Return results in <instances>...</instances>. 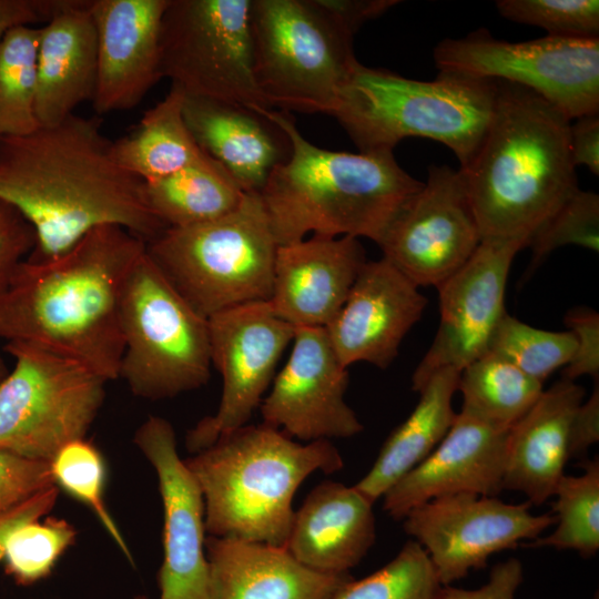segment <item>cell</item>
Returning a JSON list of instances; mask_svg holds the SVG:
<instances>
[{"mask_svg": "<svg viewBox=\"0 0 599 599\" xmlns=\"http://www.w3.org/2000/svg\"><path fill=\"white\" fill-rule=\"evenodd\" d=\"M365 262L364 248L353 236L312 235L278 245L267 302L293 327H326Z\"/></svg>", "mask_w": 599, "mask_h": 599, "instance_id": "7402d4cb", "label": "cell"}, {"mask_svg": "<svg viewBox=\"0 0 599 599\" xmlns=\"http://www.w3.org/2000/svg\"><path fill=\"white\" fill-rule=\"evenodd\" d=\"M583 397L582 386L561 378L544 389L532 407L510 427L502 490L522 493L535 506L554 495L570 460V427Z\"/></svg>", "mask_w": 599, "mask_h": 599, "instance_id": "484cf974", "label": "cell"}, {"mask_svg": "<svg viewBox=\"0 0 599 599\" xmlns=\"http://www.w3.org/2000/svg\"><path fill=\"white\" fill-rule=\"evenodd\" d=\"M291 151L260 193L277 245L305 238L367 237L376 244L422 187L400 167L393 152L329 151L307 141L290 113L271 111Z\"/></svg>", "mask_w": 599, "mask_h": 599, "instance_id": "277c9868", "label": "cell"}, {"mask_svg": "<svg viewBox=\"0 0 599 599\" xmlns=\"http://www.w3.org/2000/svg\"><path fill=\"white\" fill-rule=\"evenodd\" d=\"M77 536L65 519L47 517L18 527L8 538L3 560L17 583L32 585L51 573L63 551Z\"/></svg>", "mask_w": 599, "mask_h": 599, "instance_id": "8d00e7d4", "label": "cell"}, {"mask_svg": "<svg viewBox=\"0 0 599 599\" xmlns=\"http://www.w3.org/2000/svg\"><path fill=\"white\" fill-rule=\"evenodd\" d=\"M251 0H170L160 33L162 78L186 97L244 106L267 118L253 74Z\"/></svg>", "mask_w": 599, "mask_h": 599, "instance_id": "8fae6325", "label": "cell"}, {"mask_svg": "<svg viewBox=\"0 0 599 599\" xmlns=\"http://www.w3.org/2000/svg\"><path fill=\"white\" fill-rule=\"evenodd\" d=\"M459 372H435L418 390L419 400L409 416L384 441L368 473L355 485L375 502L402 477L422 463L443 440L457 413L453 398Z\"/></svg>", "mask_w": 599, "mask_h": 599, "instance_id": "83f0119b", "label": "cell"}, {"mask_svg": "<svg viewBox=\"0 0 599 599\" xmlns=\"http://www.w3.org/2000/svg\"><path fill=\"white\" fill-rule=\"evenodd\" d=\"M504 18L545 29L552 37L599 38L598 0H498Z\"/></svg>", "mask_w": 599, "mask_h": 599, "instance_id": "f35d334b", "label": "cell"}, {"mask_svg": "<svg viewBox=\"0 0 599 599\" xmlns=\"http://www.w3.org/2000/svg\"><path fill=\"white\" fill-rule=\"evenodd\" d=\"M439 71L525 87L569 120L599 113V38L546 35L509 42L477 30L434 49Z\"/></svg>", "mask_w": 599, "mask_h": 599, "instance_id": "7c38bea8", "label": "cell"}, {"mask_svg": "<svg viewBox=\"0 0 599 599\" xmlns=\"http://www.w3.org/2000/svg\"><path fill=\"white\" fill-rule=\"evenodd\" d=\"M59 0H0V42L13 28L47 22Z\"/></svg>", "mask_w": 599, "mask_h": 599, "instance_id": "c3c4849f", "label": "cell"}, {"mask_svg": "<svg viewBox=\"0 0 599 599\" xmlns=\"http://www.w3.org/2000/svg\"><path fill=\"white\" fill-rule=\"evenodd\" d=\"M205 554L209 599H331L352 579L315 571L263 542L209 536Z\"/></svg>", "mask_w": 599, "mask_h": 599, "instance_id": "cb8c5ba5", "label": "cell"}, {"mask_svg": "<svg viewBox=\"0 0 599 599\" xmlns=\"http://www.w3.org/2000/svg\"><path fill=\"white\" fill-rule=\"evenodd\" d=\"M530 507L496 496L445 495L409 510L403 528L426 551L440 583L448 586L486 568L494 554L535 540L556 524L552 512L535 515Z\"/></svg>", "mask_w": 599, "mask_h": 599, "instance_id": "4fadbf2b", "label": "cell"}, {"mask_svg": "<svg viewBox=\"0 0 599 599\" xmlns=\"http://www.w3.org/2000/svg\"><path fill=\"white\" fill-rule=\"evenodd\" d=\"M583 473L578 476L564 474L554 495L552 515L555 530L527 544V548L552 547L573 550L590 558L599 550V460H583Z\"/></svg>", "mask_w": 599, "mask_h": 599, "instance_id": "1f68e13d", "label": "cell"}, {"mask_svg": "<svg viewBox=\"0 0 599 599\" xmlns=\"http://www.w3.org/2000/svg\"><path fill=\"white\" fill-rule=\"evenodd\" d=\"M54 484L87 505L122 552L132 556L104 501L105 467L100 451L85 438L62 446L50 461Z\"/></svg>", "mask_w": 599, "mask_h": 599, "instance_id": "d590c367", "label": "cell"}, {"mask_svg": "<svg viewBox=\"0 0 599 599\" xmlns=\"http://www.w3.org/2000/svg\"><path fill=\"white\" fill-rule=\"evenodd\" d=\"M277 243L260 194L216 220L166 227L146 253L201 316L268 301Z\"/></svg>", "mask_w": 599, "mask_h": 599, "instance_id": "52a82bcc", "label": "cell"}, {"mask_svg": "<svg viewBox=\"0 0 599 599\" xmlns=\"http://www.w3.org/2000/svg\"><path fill=\"white\" fill-rule=\"evenodd\" d=\"M170 0H90L98 69V114L130 110L162 79L160 33Z\"/></svg>", "mask_w": 599, "mask_h": 599, "instance_id": "ffe728a7", "label": "cell"}, {"mask_svg": "<svg viewBox=\"0 0 599 599\" xmlns=\"http://www.w3.org/2000/svg\"><path fill=\"white\" fill-rule=\"evenodd\" d=\"M569 120L536 92L496 80L490 122L470 162L459 169L483 240L527 245L578 187Z\"/></svg>", "mask_w": 599, "mask_h": 599, "instance_id": "3957f363", "label": "cell"}, {"mask_svg": "<svg viewBox=\"0 0 599 599\" xmlns=\"http://www.w3.org/2000/svg\"><path fill=\"white\" fill-rule=\"evenodd\" d=\"M315 6L341 30L354 37L368 20L382 16L396 0H313Z\"/></svg>", "mask_w": 599, "mask_h": 599, "instance_id": "ee69618b", "label": "cell"}, {"mask_svg": "<svg viewBox=\"0 0 599 599\" xmlns=\"http://www.w3.org/2000/svg\"><path fill=\"white\" fill-rule=\"evenodd\" d=\"M184 119L199 146L241 190L260 194L291 146L271 120L241 105L185 95Z\"/></svg>", "mask_w": 599, "mask_h": 599, "instance_id": "4316f807", "label": "cell"}, {"mask_svg": "<svg viewBox=\"0 0 599 599\" xmlns=\"http://www.w3.org/2000/svg\"><path fill=\"white\" fill-rule=\"evenodd\" d=\"M525 247L520 241L483 240L469 260L438 287L439 326L412 376L417 392L437 370L459 373L484 355L507 313L505 292L511 263Z\"/></svg>", "mask_w": 599, "mask_h": 599, "instance_id": "2e32d148", "label": "cell"}, {"mask_svg": "<svg viewBox=\"0 0 599 599\" xmlns=\"http://www.w3.org/2000/svg\"><path fill=\"white\" fill-rule=\"evenodd\" d=\"M34 245L32 226L13 206L0 200V296Z\"/></svg>", "mask_w": 599, "mask_h": 599, "instance_id": "b9f144b4", "label": "cell"}, {"mask_svg": "<svg viewBox=\"0 0 599 599\" xmlns=\"http://www.w3.org/2000/svg\"><path fill=\"white\" fill-rule=\"evenodd\" d=\"M149 209L165 227L210 222L233 212L245 192L205 153L180 171L144 183Z\"/></svg>", "mask_w": 599, "mask_h": 599, "instance_id": "f546056e", "label": "cell"}, {"mask_svg": "<svg viewBox=\"0 0 599 599\" xmlns=\"http://www.w3.org/2000/svg\"><path fill=\"white\" fill-rule=\"evenodd\" d=\"M211 362L223 379L217 410L186 435L195 454L251 419L271 386L280 357L293 341L292 325L267 301L252 302L207 318Z\"/></svg>", "mask_w": 599, "mask_h": 599, "instance_id": "5bb4252c", "label": "cell"}, {"mask_svg": "<svg viewBox=\"0 0 599 599\" xmlns=\"http://www.w3.org/2000/svg\"><path fill=\"white\" fill-rule=\"evenodd\" d=\"M59 495L57 485L49 486L0 514V560L9 536L20 526L49 514Z\"/></svg>", "mask_w": 599, "mask_h": 599, "instance_id": "f6af8a7d", "label": "cell"}, {"mask_svg": "<svg viewBox=\"0 0 599 599\" xmlns=\"http://www.w3.org/2000/svg\"><path fill=\"white\" fill-rule=\"evenodd\" d=\"M575 349L576 338L570 331L539 329L506 313L493 334L487 352L505 358L544 383L556 369L570 362Z\"/></svg>", "mask_w": 599, "mask_h": 599, "instance_id": "e575fe53", "label": "cell"}, {"mask_svg": "<svg viewBox=\"0 0 599 599\" xmlns=\"http://www.w3.org/2000/svg\"><path fill=\"white\" fill-rule=\"evenodd\" d=\"M8 373L9 372H8L7 365L4 364L2 357L0 356V383L7 376Z\"/></svg>", "mask_w": 599, "mask_h": 599, "instance_id": "681fc988", "label": "cell"}, {"mask_svg": "<svg viewBox=\"0 0 599 599\" xmlns=\"http://www.w3.org/2000/svg\"><path fill=\"white\" fill-rule=\"evenodd\" d=\"M14 367L0 383V449L50 463L85 438L105 397V380L42 347L7 342Z\"/></svg>", "mask_w": 599, "mask_h": 599, "instance_id": "30bf717a", "label": "cell"}, {"mask_svg": "<svg viewBox=\"0 0 599 599\" xmlns=\"http://www.w3.org/2000/svg\"><path fill=\"white\" fill-rule=\"evenodd\" d=\"M599 439V385L598 379L589 398L577 408L569 439V456L581 457Z\"/></svg>", "mask_w": 599, "mask_h": 599, "instance_id": "7dc6e473", "label": "cell"}, {"mask_svg": "<svg viewBox=\"0 0 599 599\" xmlns=\"http://www.w3.org/2000/svg\"><path fill=\"white\" fill-rule=\"evenodd\" d=\"M374 502L355 486L325 480L294 511L284 548L323 573H349L375 542Z\"/></svg>", "mask_w": 599, "mask_h": 599, "instance_id": "603a6c76", "label": "cell"}, {"mask_svg": "<svg viewBox=\"0 0 599 599\" xmlns=\"http://www.w3.org/2000/svg\"><path fill=\"white\" fill-rule=\"evenodd\" d=\"M457 390L463 395L461 410L510 429L539 398L544 383L486 352L460 372Z\"/></svg>", "mask_w": 599, "mask_h": 599, "instance_id": "4dcf8cb0", "label": "cell"}, {"mask_svg": "<svg viewBox=\"0 0 599 599\" xmlns=\"http://www.w3.org/2000/svg\"><path fill=\"white\" fill-rule=\"evenodd\" d=\"M253 74L271 109L332 114L357 59L354 37L313 0H251Z\"/></svg>", "mask_w": 599, "mask_h": 599, "instance_id": "ba28073f", "label": "cell"}, {"mask_svg": "<svg viewBox=\"0 0 599 599\" xmlns=\"http://www.w3.org/2000/svg\"><path fill=\"white\" fill-rule=\"evenodd\" d=\"M577 245L599 251V196L578 189L529 237L530 270L538 266L551 252Z\"/></svg>", "mask_w": 599, "mask_h": 599, "instance_id": "74e56055", "label": "cell"}, {"mask_svg": "<svg viewBox=\"0 0 599 599\" xmlns=\"http://www.w3.org/2000/svg\"><path fill=\"white\" fill-rule=\"evenodd\" d=\"M565 323L576 338V349L562 370V378L575 380L589 375L599 378V315L593 309L577 307L565 316Z\"/></svg>", "mask_w": 599, "mask_h": 599, "instance_id": "60d3db41", "label": "cell"}, {"mask_svg": "<svg viewBox=\"0 0 599 599\" xmlns=\"http://www.w3.org/2000/svg\"><path fill=\"white\" fill-rule=\"evenodd\" d=\"M569 129V148L575 166L583 165L599 175V113L575 119Z\"/></svg>", "mask_w": 599, "mask_h": 599, "instance_id": "bcb514c9", "label": "cell"}, {"mask_svg": "<svg viewBox=\"0 0 599 599\" xmlns=\"http://www.w3.org/2000/svg\"><path fill=\"white\" fill-rule=\"evenodd\" d=\"M40 28L11 29L0 42V138L21 136L40 125L35 115Z\"/></svg>", "mask_w": 599, "mask_h": 599, "instance_id": "d6a6232c", "label": "cell"}, {"mask_svg": "<svg viewBox=\"0 0 599 599\" xmlns=\"http://www.w3.org/2000/svg\"><path fill=\"white\" fill-rule=\"evenodd\" d=\"M292 343L260 405L263 424L305 443L359 434L363 425L345 402L348 370L325 327H295Z\"/></svg>", "mask_w": 599, "mask_h": 599, "instance_id": "e0dca14e", "label": "cell"}, {"mask_svg": "<svg viewBox=\"0 0 599 599\" xmlns=\"http://www.w3.org/2000/svg\"><path fill=\"white\" fill-rule=\"evenodd\" d=\"M135 599H148V598L144 597V596H139V597H136Z\"/></svg>", "mask_w": 599, "mask_h": 599, "instance_id": "f907efd6", "label": "cell"}, {"mask_svg": "<svg viewBox=\"0 0 599 599\" xmlns=\"http://www.w3.org/2000/svg\"><path fill=\"white\" fill-rule=\"evenodd\" d=\"M522 581V564L517 558H509L490 569L488 581L480 588L468 590L443 586L437 599H516Z\"/></svg>", "mask_w": 599, "mask_h": 599, "instance_id": "7bdbcfd3", "label": "cell"}, {"mask_svg": "<svg viewBox=\"0 0 599 599\" xmlns=\"http://www.w3.org/2000/svg\"><path fill=\"white\" fill-rule=\"evenodd\" d=\"M205 504L213 537L284 547L302 483L344 466L329 440L296 443L268 425H244L184 460Z\"/></svg>", "mask_w": 599, "mask_h": 599, "instance_id": "5b68a950", "label": "cell"}, {"mask_svg": "<svg viewBox=\"0 0 599 599\" xmlns=\"http://www.w3.org/2000/svg\"><path fill=\"white\" fill-rule=\"evenodd\" d=\"M441 587L428 555L410 539L388 564L352 578L331 599H437Z\"/></svg>", "mask_w": 599, "mask_h": 599, "instance_id": "836d02e7", "label": "cell"}, {"mask_svg": "<svg viewBox=\"0 0 599 599\" xmlns=\"http://www.w3.org/2000/svg\"><path fill=\"white\" fill-rule=\"evenodd\" d=\"M496 80L439 71L433 81L355 63L333 115L359 152H393L406 138L449 148L464 169L490 122Z\"/></svg>", "mask_w": 599, "mask_h": 599, "instance_id": "8992f818", "label": "cell"}, {"mask_svg": "<svg viewBox=\"0 0 599 599\" xmlns=\"http://www.w3.org/2000/svg\"><path fill=\"white\" fill-rule=\"evenodd\" d=\"M100 125L74 113L27 135L0 138V200L35 234L27 258L55 257L103 225L146 243L166 229L149 209L144 182L118 163Z\"/></svg>", "mask_w": 599, "mask_h": 599, "instance_id": "6da1fadb", "label": "cell"}, {"mask_svg": "<svg viewBox=\"0 0 599 599\" xmlns=\"http://www.w3.org/2000/svg\"><path fill=\"white\" fill-rule=\"evenodd\" d=\"M184 100L183 91L171 85L165 98L144 112L134 132L113 141L118 163L144 183L169 176L205 155L185 122Z\"/></svg>", "mask_w": 599, "mask_h": 599, "instance_id": "f1b7e54d", "label": "cell"}, {"mask_svg": "<svg viewBox=\"0 0 599 599\" xmlns=\"http://www.w3.org/2000/svg\"><path fill=\"white\" fill-rule=\"evenodd\" d=\"M480 242L461 172L430 165L427 181L400 209L377 245L383 257L418 287H438Z\"/></svg>", "mask_w": 599, "mask_h": 599, "instance_id": "9a60e30c", "label": "cell"}, {"mask_svg": "<svg viewBox=\"0 0 599 599\" xmlns=\"http://www.w3.org/2000/svg\"><path fill=\"white\" fill-rule=\"evenodd\" d=\"M508 430L460 410L436 448L383 496V509L403 520L414 507L440 496H497Z\"/></svg>", "mask_w": 599, "mask_h": 599, "instance_id": "44dd1931", "label": "cell"}, {"mask_svg": "<svg viewBox=\"0 0 599 599\" xmlns=\"http://www.w3.org/2000/svg\"><path fill=\"white\" fill-rule=\"evenodd\" d=\"M134 443L158 475L163 504L160 599H209L204 498L179 456L174 429L166 419L150 416L138 428Z\"/></svg>", "mask_w": 599, "mask_h": 599, "instance_id": "ac0fdd59", "label": "cell"}, {"mask_svg": "<svg viewBox=\"0 0 599 599\" xmlns=\"http://www.w3.org/2000/svg\"><path fill=\"white\" fill-rule=\"evenodd\" d=\"M426 305L419 287L386 258L366 261L325 329L345 367L366 362L385 369Z\"/></svg>", "mask_w": 599, "mask_h": 599, "instance_id": "d6986e66", "label": "cell"}, {"mask_svg": "<svg viewBox=\"0 0 599 599\" xmlns=\"http://www.w3.org/2000/svg\"><path fill=\"white\" fill-rule=\"evenodd\" d=\"M98 69L97 31L90 0H59L40 27L35 115L40 126L65 120L92 101Z\"/></svg>", "mask_w": 599, "mask_h": 599, "instance_id": "d4e9b609", "label": "cell"}, {"mask_svg": "<svg viewBox=\"0 0 599 599\" xmlns=\"http://www.w3.org/2000/svg\"><path fill=\"white\" fill-rule=\"evenodd\" d=\"M145 250L130 231L103 225L55 257L26 258L0 296V338L59 354L108 382L119 378L123 293Z\"/></svg>", "mask_w": 599, "mask_h": 599, "instance_id": "7a4b0ae2", "label": "cell"}, {"mask_svg": "<svg viewBox=\"0 0 599 599\" xmlns=\"http://www.w3.org/2000/svg\"><path fill=\"white\" fill-rule=\"evenodd\" d=\"M52 485L50 463L0 449V514Z\"/></svg>", "mask_w": 599, "mask_h": 599, "instance_id": "ab89813d", "label": "cell"}, {"mask_svg": "<svg viewBox=\"0 0 599 599\" xmlns=\"http://www.w3.org/2000/svg\"><path fill=\"white\" fill-rule=\"evenodd\" d=\"M124 339L119 378L145 399H164L204 386L211 376L207 318L171 285L145 252L123 293Z\"/></svg>", "mask_w": 599, "mask_h": 599, "instance_id": "9c48e42d", "label": "cell"}]
</instances>
